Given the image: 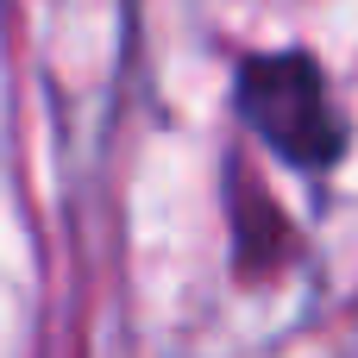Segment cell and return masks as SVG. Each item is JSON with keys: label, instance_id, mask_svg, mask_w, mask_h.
Instances as JSON below:
<instances>
[{"label": "cell", "instance_id": "1", "mask_svg": "<svg viewBox=\"0 0 358 358\" xmlns=\"http://www.w3.org/2000/svg\"><path fill=\"white\" fill-rule=\"evenodd\" d=\"M239 107L296 164H327L340 151V126H334L327 88H321L308 57H258V63H245L239 69Z\"/></svg>", "mask_w": 358, "mask_h": 358}]
</instances>
